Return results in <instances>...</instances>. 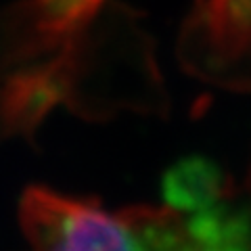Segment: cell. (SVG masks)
I'll return each instance as SVG.
<instances>
[{
    "label": "cell",
    "instance_id": "cell-1",
    "mask_svg": "<svg viewBox=\"0 0 251 251\" xmlns=\"http://www.w3.org/2000/svg\"><path fill=\"white\" fill-rule=\"evenodd\" d=\"M19 216L27 251H251V184L201 157L168 172L161 203L107 209L34 186Z\"/></svg>",
    "mask_w": 251,
    "mask_h": 251
},
{
    "label": "cell",
    "instance_id": "cell-2",
    "mask_svg": "<svg viewBox=\"0 0 251 251\" xmlns=\"http://www.w3.org/2000/svg\"><path fill=\"white\" fill-rule=\"evenodd\" d=\"M182 50L201 75L251 86V0H199Z\"/></svg>",
    "mask_w": 251,
    "mask_h": 251
},
{
    "label": "cell",
    "instance_id": "cell-3",
    "mask_svg": "<svg viewBox=\"0 0 251 251\" xmlns=\"http://www.w3.org/2000/svg\"><path fill=\"white\" fill-rule=\"evenodd\" d=\"M103 0H21L0 13V75L84 36Z\"/></svg>",
    "mask_w": 251,
    "mask_h": 251
},
{
    "label": "cell",
    "instance_id": "cell-4",
    "mask_svg": "<svg viewBox=\"0 0 251 251\" xmlns=\"http://www.w3.org/2000/svg\"><path fill=\"white\" fill-rule=\"evenodd\" d=\"M84 36L59 50L57 57L34 67H19L0 84V130L29 134L50 109L69 99L82 69Z\"/></svg>",
    "mask_w": 251,
    "mask_h": 251
}]
</instances>
